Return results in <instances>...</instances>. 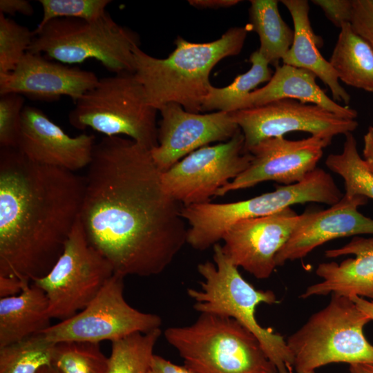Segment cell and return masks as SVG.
Here are the masks:
<instances>
[{"mask_svg":"<svg viewBox=\"0 0 373 373\" xmlns=\"http://www.w3.org/2000/svg\"><path fill=\"white\" fill-rule=\"evenodd\" d=\"M329 61L342 82L373 93V48L350 23L341 28Z\"/></svg>","mask_w":373,"mask_h":373,"instance_id":"cell-24","label":"cell"},{"mask_svg":"<svg viewBox=\"0 0 373 373\" xmlns=\"http://www.w3.org/2000/svg\"><path fill=\"white\" fill-rule=\"evenodd\" d=\"M332 140L312 135L298 140L284 137L264 140L249 150L252 160L248 168L220 189L216 197L266 181L285 185L299 182L317 168L323 150Z\"/></svg>","mask_w":373,"mask_h":373,"instance_id":"cell-14","label":"cell"},{"mask_svg":"<svg viewBox=\"0 0 373 373\" xmlns=\"http://www.w3.org/2000/svg\"><path fill=\"white\" fill-rule=\"evenodd\" d=\"M347 254L355 257L341 263H320L316 274L322 281L309 286L300 298L334 294L350 298L359 296L373 299V236H354L343 247L325 252L330 258Z\"/></svg>","mask_w":373,"mask_h":373,"instance_id":"cell-20","label":"cell"},{"mask_svg":"<svg viewBox=\"0 0 373 373\" xmlns=\"http://www.w3.org/2000/svg\"><path fill=\"white\" fill-rule=\"evenodd\" d=\"M33 30L0 13V74L13 71L28 52Z\"/></svg>","mask_w":373,"mask_h":373,"instance_id":"cell-31","label":"cell"},{"mask_svg":"<svg viewBox=\"0 0 373 373\" xmlns=\"http://www.w3.org/2000/svg\"><path fill=\"white\" fill-rule=\"evenodd\" d=\"M239 0H189V3L193 7L202 9H218L233 6Z\"/></svg>","mask_w":373,"mask_h":373,"instance_id":"cell-39","label":"cell"},{"mask_svg":"<svg viewBox=\"0 0 373 373\" xmlns=\"http://www.w3.org/2000/svg\"><path fill=\"white\" fill-rule=\"evenodd\" d=\"M371 319L352 298L332 294L286 342L296 373H308L334 363H373V345L363 328Z\"/></svg>","mask_w":373,"mask_h":373,"instance_id":"cell-8","label":"cell"},{"mask_svg":"<svg viewBox=\"0 0 373 373\" xmlns=\"http://www.w3.org/2000/svg\"><path fill=\"white\" fill-rule=\"evenodd\" d=\"M50 319L46 295L32 283L17 296L0 298V347L43 333Z\"/></svg>","mask_w":373,"mask_h":373,"instance_id":"cell-23","label":"cell"},{"mask_svg":"<svg viewBox=\"0 0 373 373\" xmlns=\"http://www.w3.org/2000/svg\"><path fill=\"white\" fill-rule=\"evenodd\" d=\"M160 328L111 342L108 373H147Z\"/></svg>","mask_w":373,"mask_h":373,"instance_id":"cell-29","label":"cell"},{"mask_svg":"<svg viewBox=\"0 0 373 373\" xmlns=\"http://www.w3.org/2000/svg\"><path fill=\"white\" fill-rule=\"evenodd\" d=\"M343 196L331 175L316 168L302 181L276 187L248 200L229 203L183 206L181 215L189 224L186 242L204 250L222 240L237 222L269 216L296 204L337 203Z\"/></svg>","mask_w":373,"mask_h":373,"instance_id":"cell-6","label":"cell"},{"mask_svg":"<svg viewBox=\"0 0 373 373\" xmlns=\"http://www.w3.org/2000/svg\"><path fill=\"white\" fill-rule=\"evenodd\" d=\"M367 199L343 195L329 209L303 213V218L277 253L276 267L305 257L317 247L332 240L363 234L373 235V219L358 211Z\"/></svg>","mask_w":373,"mask_h":373,"instance_id":"cell-19","label":"cell"},{"mask_svg":"<svg viewBox=\"0 0 373 373\" xmlns=\"http://www.w3.org/2000/svg\"><path fill=\"white\" fill-rule=\"evenodd\" d=\"M43 16L37 27L60 18L94 19L106 12L109 0H39Z\"/></svg>","mask_w":373,"mask_h":373,"instance_id":"cell-32","label":"cell"},{"mask_svg":"<svg viewBox=\"0 0 373 373\" xmlns=\"http://www.w3.org/2000/svg\"><path fill=\"white\" fill-rule=\"evenodd\" d=\"M85 178L0 148V276L32 283L61 255L78 220Z\"/></svg>","mask_w":373,"mask_h":373,"instance_id":"cell-2","label":"cell"},{"mask_svg":"<svg viewBox=\"0 0 373 373\" xmlns=\"http://www.w3.org/2000/svg\"><path fill=\"white\" fill-rule=\"evenodd\" d=\"M114 274L88 243L79 218L53 267L32 283L45 292L51 318L62 321L84 309Z\"/></svg>","mask_w":373,"mask_h":373,"instance_id":"cell-10","label":"cell"},{"mask_svg":"<svg viewBox=\"0 0 373 373\" xmlns=\"http://www.w3.org/2000/svg\"><path fill=\"white\" fill-rule=\"evenodd\" d=\"M55 344L41 333L0 347V373H37L51 365Z\"/></svg>","mask_w":373,"mask_h":373,"instance_id":"cell-28","label":"cell"},{"mask_svg":"<svg viewBox=\"0 0 373 373\" xmlns=\"http://www.w3.org/2000/svg\"><path fill=\"white\" fill-rule=\"evenodd\" d=\"M161 175L151 151L131 139L104 136L95 145L79 220L115 274H160L187 243L183 205Z\"/></svg>","mask_w":373,"mask_h":373,"instance_id":"cell-1","label":"cell"},{"mask_svg":"<svg viewBox=\"0 0 373 373\" xmlns=\"http://www.w3.org/2000/svg\"><path fill=\"white\" fill-rule=\"evenodd\" d=\"M294 23L293 43L285 55L283 64L305 69L318 77L331 90L332 99L348 104L350 95L341 86L329 61L321 55L320 38L313 31L307 0H282Z\"/></svg>","mask_w":373,"mask_h":373,"instance_id":"cell-22","label":"cell"},{"mask_svg":"<svg viewBox=\"0 0 373 373\" xmlns=\"http://www.w3.org/2000/svg\"><path fill=\"white\" fill-rule=\"evenodd\" d=\"M157 111L134 73H120L99 79L75 102L68 122L77 129L90 128L104 136H128L151 150L158 144Z\"/></svg>","mask_w":373,"mask_h":373,"instance_id":"cell-9","label":"cell"},{"mask_svg":"<svg viewBox=\"0 0 373 373\" xmlns=\"http://www.w3.org/2000/svg\"><path fill=\"white\" fill-rule=\"evenodd\" d=\"M95 144L93 135L71 137L39 108L24 106L17 149L31 161L75 172L88 166Z\"/></svg>","mask_w":373,"mask_h":373,"instance_id":"cell-17","label":"cell"},{"mask_svg":"<svg viewBox=\"0 0 373 373\" xmlns=\"http://www.w3.org/2000/svg\"><path fill=\"white\" fill-rule=\"evenodd\" d=\"M249 30L256 32L260 39L258 51L269 65L276 67L291 47L294 30L285 22L278 10L276 0L250 1Z\"/></svg>","mask_w":373,"mask_h":373,"instance_id":"cell-25","label":"cell"},{"mask_svg":"<svg viewBox=\"0 0 373 373\" xmlns=\"http://www.w3.org/2000/svg\"><path fill=\"white\" fill-rule=\"evenodd\" d=\"M303 218L291 207L234 224L222 240V249L237 267L258 279L269 278L276 267L277 253Z\"/></svg>","mask_w":373,"mask_h":373,"instance_id":"cell-15","label":"cell"},{"mask_svg":"<svg viewBox=\"0 0 373 373\" xmlns=\"http://www.w3.org/2000/svg\"><path fill=\"white\" fill-rule=\"evenodd\" d=\"M213 260L198 265L202 277L200 287L187 289L194 309L200 314L235 319L258 338L278 373H293L294 357L286 341L271 329L262 327L255 316L260 304L278 302L275 294L271 290L256 289L249 283L218 243L213 246Z\"/></svg>","mask_w":373,"mask_h":373,"instance_id":"cell-4","label":"cell"},{"mask_svg":"<svg viewBox=\"0 0 373 373\" xmlns=\"http://www.w3.org/2000/svg\"><path fill=\"white\" fill-rule=\"evenodd\" d=\"M350 26L373 48V0H352Z\"/></svg>","mask_w":373,"mask_h":373,"instance_id":"cell-34","label":"cell"},{"mask_svg":"<svg viewBox=\"0 0 373 373\" xmlns=\"http://www.w3.org/2000/svg\"><path fill=\"white\" fill-rule=\"evenodd\" d=\"M240 129L228 141L202 147L162 172L165 191L183 206L209 202L218 190L249 166Z\"/></svg>","mask_w":373,"mask_h":373,"instance_id":"cell-12","label":"cell"},{"mask_svg":"<svg viewBox=\"0 0 373 373\" xmlns=\"http://www.w3.org/2000/svg\"><path fill=\"white\" fill-rule=\"evenodd\" d=\"M33 31L30 52L67 65L95 59L115 74L134 73L133 50L140 45L138 36L107 11L90 20L55 19Z\"/></svg>","mask_w":373,"mask_h":373,"instance_id":"cell-7","label":"cell"},{"mask_svg":"<svg viewBox=\"0 0 373 373\" xmlns=\"http://www.w3.org/2000/svg\"><path fill=\"white\" fill-rule=\"evenodd\" d=\"M363 160L368 168L373 172V126L368 127L363 137Z\"/></svg>","mask_w":373,"mask_h":373,"instance_id":"cell-40","label":"cell"},{"mask_svg":"<svg viewBox=\"0 0 373 373\" xmlns=\"http://www.w3.org/2000/svg\"><path fill=\"white\" fill-rule=\"evenodd\" d=\"M51 365L59 373H108V358L99 343L63 341L55 344Z\"/></svg>","mask_w":373,"mask_h":373,"instance_id":"cell-30","label":"cell"},{"mask_svg":"<svg viewBox=\"0 0 373 373\" xmlns=\"http://www.w3.org/2000/svg\"><path fill=\"white\" fill-rule=\"evenodd\" d=\"M229 113L244 135L246 152L264 140L289 132L333 138L352 133L358 125L356 119L341 117L320 106L289 99Z\"/></svg>","mask_w":373,"mask_h":373,"instance_id":"cell-13","label":"cell"},{"mask_svg":"<svg viewBox=\"0 0 373 373\" xmlns=\"http://www.w3.org/2000/svg\"><path fill=\"white\" fill-rule=\"evenodd\" d=\"M24 102L18 93L0 94V148L17 149Z\"/></svg>","mask_w":373,"mask_h":373,"instance_id":"cell-33","label":"cell"},{"mask_svg":"<svg viewBox=\"0 0 373 373\" xmlns=\"http://www.w3.org/2000/svg\"><path fill=\"white\" fill-rule=\"evenodd\" d=\"M147 373H193L184 365H179L156 354L151 358Z\"/></svg>","mask_w":373,"mask_h":373,"instance_id":"cell-36","label":"cell"},{"mask_svg":"<svg viewBox=\"0 0 373 373\" xmlns=\"http://www.w3.org/2000/svg\"><path fill=\"white\" fill-rule=\"evenodd\" d=\"M30 283L17 277L0 276V298L20 294Z\"/></svg>","mask_w":373,"mask_h":373,"instance_id":"cell-37","label":"cell"},{"mask_svg":"<svg viewBox=\"0 0 373 373\" xmlns=\"http://www.w3.org/2000/svg\"><path fill=\"white\" fill-rule=\"evenodd\" d=\"M159 111L158 144L150 151L162 172L213 142L229 140L240 130L229 112L190 113L176 103H169Z\"/></svg>","mask_w":373,"mask_h":373,"instance_id":"cell-16","label":"cell"},{"mask_svg":"<svg viewBox=\"0 0 373 373\" xmlns=\"http://www.w3.org/2000/svg\"><path fill=\"white\" fill-rule=\"evenodd\" d=\"M316 79L314 74L305 69L283 64L278 65L265 86L238 100L230 112L289 99L316 104L341 117L355 119L357 111L331 99L318 85Z\"/></svg>","mask_w":373,"mask_h":373,"instance_id":"cell-21","label":"cell"},{"mask_svg":"<svg viewBox=\"0 0 373 373\" xmlns=\"http://www.w3.org/2000/svg\"><path fill=\"white\" fill-rule=\"evenodd\" d=\"M98 81L93 72L28 52L13 71L0 74V94L15 93L46 101L67 96L75 102Z\"/></svg>","mask_w":373,"mask_h":373,"instance_id":"cell-18","label":"cell"},{"mask_svg":"<svg viewBox=\"0 0 373 373\" xmlns=\"http://www.w3.org/2000/svg\"><path fill=\"white\" fill-rule=\"evenodd\" d=\"M37 373H59L52 365L40 369Z\"/></svg>","mask_w":373,"mask_h":373,"instance_id":"cell-43","label":"cell"},{"mask_svg":"<svg viewBox=\"0 0 373 373\" xmlns=\"http://www.w3.org/2000/svg\"><path fill=\"white\" fill-rule=\"evenodd\" d=\"M358 308L373 321V301H369L363 297L354 296L351 298Z\"/></svg>","mask_w":373,"mask_h":373,"instance_id":"cell-41","label":"cell"},{"mask_svg":"<svg viewBox=\"0 0 373 373\" xmlns=\"http://www.w3.org/2000/svg\"><path fill=\"white\" fill-rule=\"evenodd\" d=\"M350 373H373V363H358L350 364Z\"/></svg>","mask_w":373,"mask_h":373,"instance_id":"cell-42","label":"cell"},{"mask_svg":"<svg viewBox=\"0 0 373 373\" xmlns=\"http://www.w3.org/2000/svg\"><path fill=\"white\" fill-rule=\"evenodd\" d=\"M308 373H316L315 371L309 372Z\"/></svg>","mask_w":373,"mask_h":373,"instance_id":"cell-44","label":"cell"},{"mask_svg":"<svg viewBox=\"0 0 373 373\" xmlns=\"http://www.w3.org/2000/svg\"><path fill=\"white\" fill-rule=\"evenodd\" d=\"M249 61L251 64L250 69L238 75L229 86L223 88L210 86L202 102L201 111L230 112L238 100L252 92L259 84L270 80L273 74L269 64L258 50L251 53Z\"/></svg>","mask_w":373,"mask_h":373,"instance_id":"cell-26","label":"cell"},{"mask_svg":"<svg viewBox=\"0 0 373 373\" xmlns=\"http://www.w3.org/2000/svg\"><path fill=\"white\" fill-rule=\"evenodd\" d=\"M164 335L193 373H278L258 338L232 318L200 314Z\"/></svg>","mask_w":373,"mask_h":373,"instance_id":"cell-5","label":"cell"},{"mask_svg":"<svg viewBox=\"0 0 373 373\" xmlns=\"http://www.w3.org/2000/svg\"><path fill=\"white\" fill-rule=\"evenodd\" d=\"M249 30L247 26L233 27L207 43L178 37L175 49L164 59L151 56L135 46L134 75L149 104L159 111L169 103H176L188 112H201L202 102L211 86L212 68L222 59L241 52Z\"/></svg>","mask_w":373,"mask_h":373,"instance_id":"cell-3","label":"cell"},{"mask_svg":"<svg viewBox=\"0 0 373 373\" xmlns=\"http://www.w3.org/2000/svg\"><path fill=\"white\" fill-rule=\"evenodd\" d=\"M124 279L123 276L114 274L84 309L45 330L46 338L54 343H99L160 328L162 319L158 315L140 312L126 301Z\"/></svg>","mask_w":373,"mask_h":373,"instance_id":"cell-11","label":"cell"},{"mask_svg":"<svg viewBox=\"0 0 373 373\" xmlns=\"http://www.w3.org/2000/svg\"><path fill=\"white\" fill-rule=\"evenodd\" d=\"M33 6L27 0H1L0 13L3 15H15L17 13L25 16H30L33 14Z\"/></svg>","mask_w":373,"mask_h":373,"instance_id":"cell-38","label":"cell"},{"mask_svg":"<svg viewBox=\"0 0 373 373\" xmlns=\"http://www.w3.org/2000/svg\"><path fill=\"white\" fill-rule=\"evenodd\" d=\"M325 164L330 171L344 180V195L373 199V172L359 155L356 140L352 133L345 135L342 152L329 154Z\"/></svg>","mask_w":373,"mask_h":373,"instance_id":"cell-27","label":"cell"},{"mask_svg":"<svg viewBox=\"0 0 373 373\" xmlns=\"http://www.w3.org/2000/svg\"><path fill=\"white\" fill-rule=\"evenodd\" d=\"M319 7L325 17L335 26L341 28L350 23L352 12V0H312Z\"/></svg>","mask_w":373,"mask_h":373,"instance_id":"cell-35","label":"cell"}]
</instances>
